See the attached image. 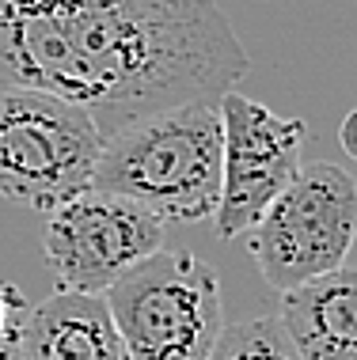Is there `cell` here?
<instances>
[{
    "label": "cell",
    "instance_id": "cell-1",
    "mask_svg": "<svg viewBox=\"0 0 357 360\" xmlns=\"http://www.w3.org/2000/svg\"><path fill=\"white\" fill-rule=\"evenodd\" d=\"M247 69L217 0H0V87L84 106L103 137L225 99Z\"/></svg>",
    "mask_w": 357,
    "mask_h": 360
},
{
    "label": "cell",
    "instance_id": "cell-2",
    "mask_svg": "<svg viewBox=\"0 0 357 360\" xmlns=\"http://www.w3.org/2000/svg\"><path fill=\"white\" fill-rule=\"evenodd\" d=\"M225 186L220 99L149 114L103 141L92 190L149 209L163 224L213 220Z\"/></svg>",
    "mask_w": 357,
    "mask_h": 360
},
{
    "label": "cell",
    "instance_id": "cell-3",
    "mask_svg": "<svg viewBox=\"0 0 357 360\" xmlns=\"http://www.w3.org/2000/svg\"><path fill=\"white\" fill-rule=\"evenodd\" d=\"M103 141L84 106L0 87V198L50 217L92 190Z\"/></svg>",
    "mask_w": 357,
    "mask_h": 360
},
{
    "label": "cell",
    "instance_id": "cell-4",
    "mask_svg": "<svg viewBox=\"0 0 357 360\" xmlns=\"http://www.w3.org/2000/svg\"><path fill=\"white\" fill-rule=\"evenodd\" d=\"M130 360H213L225 338L220 274L194 250H160L107 292Z\"/></svg>",
    "mask_w": 357,
    "mask_h": 360
},
{
    "label": "cell",
    "instance_id": "cell-5",
    "mask_svg": "<svg viewBox=\"0 0 357 360\" xmlns=\"http://www.w3.org/2000/svg\"><path fill=\"white\" fill-rule=\"evenodd\" d=\"M357 243V182L339 163H308L251 228V258L270 288L293 292L346 266Z\"/></svg>",
    "mask_w": 357,
    "mask_h": 360
},
{
    "label": "cell",
    "instance_id": "cell-6",
    "mask_svg": "<svg viewBox=\"0 0 357 360\" xmlns=\"http://www.w3.org/2000/svg\"><path fill=\"white\" fill-rule=\"evenodd\" d=\"M163 250V220L103 190H88L50 212L42 255L57 288L107 296L122 277Z\"/></svg>",
    "mask_w": 357,
    "mask_h": 360
},
{
    "label": "cell",
    "instance_id": "cell-7",
    "mask_svg": "<svg viewBox=\"0 0 357 360\" xmlns=\"http://www.w3.org/2000/svg\"><path fill=\"white\" fill-rule=\"evenodd\" d=\"M220 118H225V186L213 228L220 239H239L296 179L308 125L301 118H282L239 91H228L220 99Z\"/></svg>",
    "mask_w": 357,
    "mask_h": 360
},
{
    "label": "cell",
    "instance_id": "cell-8",
    "mask_svg": "<svg viewBox=\"0 0 357 360\" xmlns=\"http://www.w3.org/2000/svg\"><path fill=\"white\" fill-rule=\"evenodd\" d=\"M19 360H130L107 296L54 288L19 326Z\"/></svg>",
    "mask_w": 357,
    "mask_h": 360
},
{
    "label": "cell",
    "instance_id": "cell-9",
    "mask_svg": "<svg viewBox=\"0 0 357 360\" xmlns=\"http://www.w3.org/2000/svg\"><path fill=\"white\" fill-rule=\"evenodd\" d=\"M277 323L301 360H357V266L282 292Z\"/></svg>",
    "mask_w": 357,
    "mask_h": 360
},
{
    "label": "cell",
    "instance_id": "cell-10",
    "mask_svg": "<svg viewBox=\"0 0 357 360\" xmlns=\"http://www.w3.org/2000/svg\"><path fill=\"white\" fill-rule=\"evenodd\" d=\"M213 360H301L277 315H258L225 330Z\"/></svg>",
    "mask_w": 357,
    "mask_h": 360
},
{
    "label": "cell",
    "instance_id": "cell-11",
    "mask_svg": "<svg viewBox=\"0 0 357 360\" xmlns=\"http://www.w3.org/2000/svg\"><path fill=\"white\" fill-rule=\"evenodd\" d=\"M27 319V300L23 292L8 281H0V360H8L19 345V326Z\"/></svg>",
    "mask_w": 357,
    "mask_h": 360
},
{
    "label": "cell",
    "instance_id": "cell-12",
    "mask_svg": "<svg viewBox=\"0 0 357 360\" xmlns=\"http://www.w3.org/2000/svg\"><path fill=\"white\" fill-rule=\"evenodd\" d=\"M339 144H342V152L357 163V106H353L350 114H346L342 125H339Z\"/></svg>",
    "mask_w": 357,
    "mask_h": 360
}]
</instances>
